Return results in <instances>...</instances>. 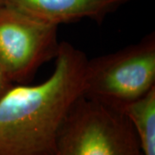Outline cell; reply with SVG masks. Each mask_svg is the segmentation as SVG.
<instances>
[{
    "instance_id": "obj_1",
    "label": "cell",
    "mask_w": 155,
    "mask_h": 155,
    "mask_svg": "<svg viewBox=\"0 0 155 155\" xmlns=\"http://www.w3.org/2000/svg\"><path fill=\"white\" fill-rule=\"evenodd\" d=\"M88 58L60 43L54 69L44 82L14 84L0 99V155H54L72 107L84 92Z\"/></svg>"
},
{
    "instance_id": "obj_2",
    "label": "cell",
    "mask_w": 155,
    "mask_h": 155,
    "mask_svg": "<svg viewBox=\"0 0 155 155\" xmlns=\"http://www.w3.org/2000/svg\"><path fill=\"white\" fill-rule=\"evenodd\" d=\"M155 87V34L88 59L83 96L122 111Z\"/></svg>"
},
{
    "instance_id": "obj_3",
    "label": "cell",
    "mask_w": 155,
    "mask_h": 155,
    "mask_svg": "<svg viewBox=\"0 0 155 155\" xmlns=\"http://www.w3.org/2000/svg\"><path fill=\"white\" fill-rule=\"evenodd\" d=\"M54 155H142L121 110L82 96L64 122Z\"/></svg>"
},
{
    "instance_id": "obj_4",
    "label": "cell",
    "mask_w": 155,
    "mask_h": 155,
    "mask_svg": "<svg viewBox=\"0 0 155 155\" xmlns=\"http://www.w3.org/2000/svg\"><path fill=\"white\" fill-rule=\"evenodd\" d=\"M59 26L0 8V67L14 84L29 83L39 68L55 59Z\"/></svg>"
},
{
    "instance_id": "obj_5",
    "label": "cell",
    "mask_w": 155,
    "mask_h": 155,
    "mask_svg": "<svg viewBox=\"0 0 155 155\" xmlns=\"http://www.w3.org/2000/svg\"><path fill=\"white\" fill-rule=\"evenodd\" d=\"M131 0H0V8L19 11L60 26L90 19L102 23L107 16Z\"/></svg>"
},
{
    "instance_id": "obj_6",
    "label": "cell",
    "mask_w": 155,
    "mask_h": 155,
    "mask_svg": "<svg viewBox=\"0 0 155 155\" xmlns=\"http://www.w3.org/2000/svg\"><path fill=\"white\" fill-rule=\"evenodd\" d=\"M122 112L132 123L142 155H155V87Z\"/></svg>"
},
{
    "instance_id": "obj_7",
    "label": "cell",
    "mask_w": 155,
    "mask_h": 155,
    "mask_svg": "<svg viewBox=\"0 0 155 155\" xmlns=\"http://www.w3.org/2000/svg\"><path fill=\"white\" fill-rule=\"evenodd\" d=\"M13 85L14 84L9 79L2 67H0V99L10 91Z\"/></svg>"
}]
</instances>
